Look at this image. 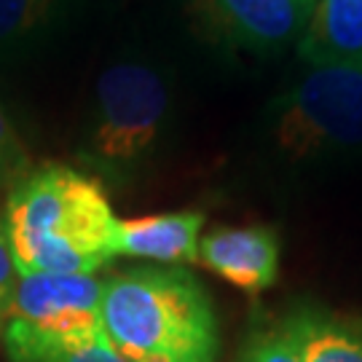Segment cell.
Instances as JSON below:
<instances>
[{"mask_svg": "<svg viewBox=\"0 0 362 362\" xmlns=\"http://www.w3.org/2000/svg\"><path fill=\"white\" fill-rule=\"evenodd\" d=\"M13 269L94 274L116 258V215L97 177L67 164L27 169L6 199Z\"/></svg>", "mask_w": 362, "mask_h": 362, "instance_id": "1", "label": "cell"}, {"mask_svg": "<svg viewBox=\"0 0 362 362\" xmlns=\"http://www.w3.org/2000/svg\"><path fill=\"white\" fill-rule=\"evenodd\" d=\"M103 330L127 362H215L218 314L185 269H132L103 287Z\"/></svg>", "mask_w": 362, "mask_h": 362, "instance_id": "2", "label": "cell"}, {"mask_svg": "<svg viewBox=\"0 0 362 362\" xmlns=\"http://www.w3.org/2000/svg\"><path fill=\"white\" fill-rule=\"evenodd\" d=\"M172 116V94L161 70L127 59L105 67L91 100L83 158L118 175L145 164L161 148Z\"/></svg>", "mask_w": 362, "mask_h": 362, "instance_id": "3", "label": "cell"}, {"mask_svg": "<svg viewBox=\"0 0 362 362\" xmlns=\"http://www.w3.org/2000/svg\"><path fill=\"white\" fill-rule=\"evenodd\" d=\"M103 287L94 274H27L6 303V349L13 362H40L105 336Z\"/></svg>", "mask_w": 362, "mask_h": 362, "instance_id": "4", "label": "cell"}, {"mask_svg": "<svg viewBox=\"0 0 362 362\" xmlns=\"http://www.w3.org/2000/svg\"><path fill=\"white\" fill-rule=\"evenodd\" d=\"M274 143L296 161L362 148V65H311L276 103Z\"/></svg>", "mask_w": 362, "mask_h": 362, "instance_id": "5", "label": "cell"}, {"mask_svg": "<svg viewBox=\"0 0 362 362\" xmlns=\"http://www.w3.org/2000/svg\"><path fill=\"white\" fill-rule=\"evenodd\" d=\"M317 0H196L220 38L250 52H276L303 35Z\"/></svg>", "mask_w": 362, "mask_h": 362, "instance_id": "6", "label": "cell"}, {"mask_svg": "<svg viewBox=\"0 0 362 362\" xmlns=\"http://www.w3.org/2000/svg\"><path fill=\"white\" fill-rule=\"evenodd\" d=\"M199 263L245 293H263L279 274V236L269 226L218 228L199 242Z\"/></svg>", "mask_w": 362, "mask_h": 362, "instance_id": "7", "label": "cell"}, {"mask_svg": "<svg viewBox=\"0 0 362 362\" xmlns=\"http://www.w3.org/2000/svg\"><path fill=\"white\" fill-rule=\"evenodd\" d=\"M204 212L180 209L116 223V255L161 263H199Z\"/></svg>", "mask_w": 362, "mask_h": 362, "instance_id": "8", "label": "cell"}, {"mask_svg": "<svg viewBox=\"0 0 362 362\" xmlns=\"http://www.w3.org/2000/svg\"><path fill=\"white\" fill-rule=\"evenodd\" d=\"M78 0H0V67L22 65L70 22Z\"/></svg>", "mask_w": 362, "mask_h": 362, "instance_id": "9", "label": "cell"}, {"mask_svg": "<svg viewBox=\"0 0 362 362\" xmlns=\"http://www.w3.org/2000/svg\"><path fill=\"white\" fill-rule=\"evenodd\" d=\"M298 49L309 65H362V0H317Z\"/></svg>", "mask_w": 362, "mask_h": 362, "instance_id": "10", "label": "cell"}, {"mask_svg": "<svg viewBox=\"0 0 362 362\" xmlns=\"http://www.w3.org/2000/svg\"><path fill=\"white\" fill-rule=\"evenodd\" d=\"M300 362H362V325L325 311H298L279 330Z\"/></svg>", "mask_w": 362, "mask_h": 362, "instance_id": "11", "label": "cell"}, {"mask_svg": "<svg viewBox=\"0 0 362 362\" xmlns=\"http://www.w3.org/2000/svg\"><path fill=\"white\" fill-rule=\"evenodd\" d=\"M30 169V158L19 134L13 129L11 118L6 116L3 105H0V188L13 185Z\"/></svg>", "mask_w": 362, "mask_h": 362, "instance_id": "12", "label": "cell"}, {"mask_svg": "<svg viewBox=\"0 0 362 362\" xmlns=\"http://www.w3.org/2000/svg\"><path fill=\"white\" fill-rule=\"evenodd\" d=\"M242 362H300L293 346L287 344V338L282 333H269L260 336L250 349H247Z\"/></svg>", "mask_w": 362, "mask_h": 362, "instance_id": "13", "label": "cell"}, {"mask_svg": "<svg viewBox=\"0 0 362 362\" xmlns=\"http://www.w3.org/2000/svg\"><path fill=\"white\" fill-rule=\"evenodd\" d=\"M40 362H127L121 354H118L107 338H97L91 341L86 346H76V349H65V351H57L52 357Z\"/></svg>", "mask_w": 362, "mask_h": 362, "instance_id": "14", "label": "cell"}, {"mask_svg": "<svg viewBox=\"0 0 362 362\" xmlns=\"http://www.w3.org/2000/svg\"><path fill=\"white\" fill-rule=\"evenodd\" d=\"M13 255L11 245H8V231H6V220L0 218V309L8 303V298L13 293Z\"/></svg>", "mask_w": 362, "mask_h": 362, "instance_id": "15", "label": "cell"}]
</instances>
